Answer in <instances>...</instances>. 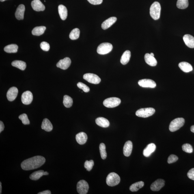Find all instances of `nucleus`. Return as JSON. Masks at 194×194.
Wrapping results in <instances>:
<instances>
[{
  "mask_svg": "<svg viewBox=\"0 0 194 194\" xmlns=\"http://www.w3.org/2000/svg\"><path fill=\"white\" fill-rule=\"evenodd\" d=\"M33 99L32 93L29 91H25L22 95V102L25 105H29L33 101Z\"/></svg>",
  "mask_w": 194,
  "mask_h": 194,
  "instance_id": "obj_11",
  "label": "nucleus"
},
{
  "mask_svg": "<svg viewBox=\"0 0 194 194\" xmlns=\"http://www.w3.org/2000/svg\"><path fill=\"white\" fill-rule=\"evenodd\" d=\"M71 63L70 59L68 57L65 58L64 59H61L57 63V67L63 70H67L70 66Z\"/></svg>",
  "mask_w": 194,
  "mask_h": 194,
  "instance_id": "obj_13",
  "label": "nucleus"
},
{
  "mask_svg": "<svg viewBox=\"0 0 194 194\" xmlns=\"http://www.w3.org/2000/svg\"><path fill=\"white\" fill-rule=\"evenodd\" d=\"M76 140L78 144L83 145L86 143L87 139V136L86 133L83 132H80L76 135Z\"/></svg>",
  "mask_w": 194,
  "mask_h": 194,
  "instance_id": "obj_20",
  "label": "nucleus"
},
{
  "mask_svg": "<svg viewBox=\"0 0 194 194\" xmlns=\"http://www.w3.org/2000/svg\"><path fill=\"white\" fill-rule=\"evenodd\" d=\"M33 10L36 11H44L45 7L40 0H33L31 3Z\"/></svg>",
  "mask_w": 194,
  "mask_h": 194,
  "instance_id": "obj_15",
  "label": "nucleus"
},
{
  "mask_svg": "<svg viewBox=\"0 0 194 194\" xmlns=\"http://www.w3.org/2000/svg\"><path fill=\"white\" fill-rule=\"evenodd\" d=\"M45 161L44 157L35 156L24 160L21 164V167L23 170H32L41 167L45 163Z\"/></svg>",
  "mask_w": 194,
  "mask_h": 194,
  "instance_id": "obj_1",
  "label": "nucleus"
},
{
  "mask_svg": "<svg viewBox=\"0 0 194 194\" xmlns=\"http://www.w3.org/2000/svg\"><path fill=\"white\" fill-rule=\"evenodd\" d=\"M18 89L17 88L13 87L10 88L7 92V98L9 101H14L17 97L18 94Z\"/></svg>",
  "mask_w": 194,
  "mask_h": 194,
  "instance_id": "obj_14",
  "label": "nucleus"
},
{
  "mask_svg": "<svg viewBox=\"0 0 194 194\" xmlns=\"http://www.w3.org/2000/svg\"><path fill=\"white\" fill-rule=\"evenodd\" d=\"M189 5L188 0H178L177 7L179 9H185L187 8Z\"/></svg>",
  "mask_w": 194,
  "mask_h": 194,
  "instance_id": "obj_34",
  "label": "nucleus"
},
{
  "mask_svg": "<svg viewBox=\"0 0 194 194\" xmlns=\"http://www.w3.org/2000/svg\"><path fill=\"white\" fill-rule=\"evenodd\" d=\"M46 29V27L44 26L35 27L32 31V33L35 36H40L43 34Z\"/></svg>",
  "mask_w": 194,
  "mask_h": 194,
  "instance_id": "obj_30",
  "label": "nucleus"
},
{
  "mask_svg": "<svg viewBox=\"0 0 194 194\" xmlns=\"http://www.w3.org/2000/svg\"><path fill=\"white\" fill-rule=\"evenodd\" d=\"M77 86L79 88L83 89L84 92H89L90 89L89 87L87 86L85 84L83 83L79 82L77 84Z\"/></svg>",
  "mask_w": 194,
  "mask_h": 194,
  "instance_id": "obj_40",
  "label": "nucleus"
},
{
  "mask_svg": "<svg viewBox=\"0 0 194 194\" xmlns=\"http://www.w3.org/2000/svg\"><path fill=\"white\" fill-rule=\"evenodd\" d=\"M183 39L185 43L188 47L191 48H194V38L192 35L186 34L184 35Z\"/></svg>",
  "mask_w": 194,
  "mask_h": 194,
  "instance_id": "obj_21",
  "label": "nucleus"
},
{
  "mask_svg": "<svg viewBox=\"0 0 194 194\" xmlns=\"http://www.w3.org/2000/svg\"><path fill=\"white\" fill-rule=\"evenodd\" d=\"M77 191L80 194H86L89 189L88 183L85 180H81L78 182L77 185Z\"/></svg>",
  "mask_w": 194,
  "mask_h": 194,
  "instance_id": "obj_9",
  "label": "nucleus"
},
{
  "mask_svg": "<svg viewBox=\"0 0 194 194\" xmlns=\"http://www.w3.org/2000/svg\"><path fill=\"white\" fill-rule=\"evenodd\" d=\"M83 78L89 83L94 84H98L101 81L100 78L98 75L93 74H85L83 76Z\"/></svg>",
  "mask_w": 194,
  "mask_h": 194,
  "instance_id": "obj_8",
  "label": "nucleus"
},
{
  "mask_svg": "<svg viewBox=\"0 0 194 194\" xmlns=\"http://www.w3.org/2000/svg\"><path fill=\"white\" fill-rule=\"evenodd\" d=\"M19 118L22 121V124L25 125H28L30 124V121L27 115L26 114H23L19 116Z\"/></svg>",
  "mask_w": 194,
  "mask_h": 194,
  "instance_id": "obj_38",
  "label": "nucleus"
},
{
  "mask_svg": "<svg viewBox=\"0 0 194 194\" xmlns=\"http://www.w3.org/2000/svg\"><path fill=\"white\" fill-rule=\"evenodd\" d=\"M96 124L99 126L103 128H107L109 126V120L103 117H99L96 119Z\"/></svg>",
  "mask_w": 194,
  "mask_h": 194,
  "instance_id": "obj_26",
  "label": "nucleus"
},
{
  "mask_svg": "<svg viewBox=\"0 0 194 194\" xmlns=\"http://www.w3.org/2000/svg\"><path fill=\"white\" fill-rule=\"evenodd\" d=\"M121 103L120 99L115 97L106 99L103 102V105L108 108H113L118 106Z\"/></svg>",
  "mask_w": 194,
  "mask_h": 194,
  "instance_id": "obj_7",
  "label": "nucleus"
},
{
  "mask_svg": "<svg viewBox=\"0 0 194 194\" xmlns=\"http://www.w3.org/2000/svg\"><path fill=\"white\" fill-rule=\"evenodd\" d=\"M150 54V55H152V56H154V54L153 53H151V54Z\"/></svg>",
  "mask_w": 194,
  "mask_h": 194,
  "instance_id": "obj_49",
  "label": "nucleus"
},
{
  "mask_svg": "<svg viewBox=\"0 0 194 194\" xmlns=\"http://www.w3.org/2000/svg\"><path fill=\"white\" fill-rule=\"evenodd\" d=\"M120 179L119 175L115 173H110L106 179V183L108 186H114L118 185L120 182Z\"/></svg>",
  "mask_w": 194,
  "mask_h": 194,
  "instance_id": "obj_4",
  "label": "nucleus"
},
{
  "mask_svg": "<svg viewBox=\"0 0 194 194\" xmlns=\"http://www.w3.org/2000/svg\"><path fill=\"white\" fill-rule=\"evenodd\" d=\"M41 127L46 132L51 131L53 129V126L52 123L47 118L44 119L42 121Z\"/></svg>",
  "mask_w": 194,
  "mask_h": 194,
  "instance_id": "obj_24",
  "label": "nucleus"
},
{
  "mask_svg": "<svg viewBox=\"0 0 194 194\" xmlns=\"http://www.w3.org/2000/svg\"><path fill=\"white\" fill-rule=\"evenodd\" d=\"M155 112V110L153 108H141L136 112V115L138 117L145 118L152 116Z\"/></svg>",
  "mask_w": 194,
  "mask_h": 194,
  "instance_id": "obj_5",
  "label": "nucleus"
},
{
  "mask_svg": "<svg viewBox=\"0 0 194 194\" xmlns=\"http://www.w3.org/2000/svg\"><path fill=\"white\" fill-rule=\"evenodd\" d=\"M94 165V162L92 160H90V161L86 160L84 164L85 168L87 169L88 171H90L92 170L93 166Z\"/></svg>",
  "mask_w": 194,
  "mask_h": 194,
  "instance_id": "obj_39",
  "label": "nucleus"
},
{
  "mask_svg": "<svg viewBox=\"0 0 194 194\" xmlns=\"http://www.w3.org/2000/svg\"><path fill=\"white\" fill-rule=\"evenodd\" d=\"M161 7L160 4L155 2L151 5L150 8V14L154 20H158L160 17Z\"/></svg>",
  "mask_w": 194,
  "mask_h": 194,
  "instance_id": "obj_2",
  "label": "nucleus"
},
{
  "mask_svg": "<svg viewBox=\"0 0 194 194\" xmlns=\"http://www.w3.org/2000/svg\"><path fill=\"white\" fill-rule=\"evenodd\" d=\"M145 60L146 62L149 66L154 67L156 66L157 64V61L156 59L150 54H146L145 55Z\"/></svg>",
  "mask_w": 194,
  "mask_h": 194,
  "instance_id": "obj_23",
  "label": "nucleus"
},
{
  "mask_svg": "<svg viewBox=\"0 0 194 194\" xmlns=\"http://www.w3.org/2000/svg\"><path fill=\"white\" fill-rule=\"evenodd\" d=\"M133 148V144L131 141H128L125 143L123 152L125 156L128 157L131 154Z\"/></svg>",
  "mask_w": 194,
  "mask_h": 194,
  "instance_id": "obj_17",
  "label": "nucleus"
},
{
  "mask_svg": "<svg viewBox=\"0 0 194 194\" xmlns=\"http://www.w3.org/2000/svg\"><path fill=\"white\" fill-rule=\"evenodd\" d=\"M191 130L192 132L194 133V125L192 126L191 127Z\"/></svg>",
  "mask_w": 194,
  "mask_h": 194,
  "instance_id": "obj_47",
  "label": "nucleus"
},
{
  "mask_svg": "<svg viewBox=\"0 0 194 194\" xmlns=\"http://www.w3.org/2000/svg\"><path fill=\"white\" fill-rule=\"evenodd\" d=\"M138 84L141 87L151 88H154L156 86L155 82L153 80L147 79L140 80Z\"/></svg>",
  "mask_w": 194,
  "mask_h": 194,
  "instance_id": "obj_10",
  "label": "nucleus"
},
{
  "mask_svg": "<svg viewBox=\"0 0 194 194\" xmlns=\"http://www.w3.org/2000/svg\"><path fill=\"white\" fill-rule=\"evenodd\" d=\"M156 146L154 143H151L147 146L143 151V155L146 157L150 156L155 151Z\"/></svg>",
  "mask_w": 194,
  "mask_h": 194,
  "instance_id": "obj_16",
  "label": "nucleus"
},
{
  "mask_svg": "<svg viewBox=\"0 0 194 194\" xmlns=\"http://www.w3.org/2000/svg\"><path fill=\"white\" fill-rule=\"evenodd\" d=\"M25 8L23 5H20L18 6L15 13V17L18 20H23Z\"/></svg>",
  "mask_w": 194,
  "mask_h": 194,
  "instance_id": "obj_18",
  "label": "nucleus"
},
{
  "mask_svg": "<svg viewBox=\"0 0 194 194\" xmlns=\"http://www.w3.org/2000/svg\"><path fill=\"white\" fill-rule=\"evenodd\" d=\"M178 159V158L176 155H171L167 159V163L169 164L173 163L176 162Z\"/></svg>",
  "mask_w": 194,
  "mask_h": 194,
  "instance_id": "obj_41",
  "label": "nucleus"
},
{
  "mask_svg": "<svg viewBox=\"0 0 194 194\" xmlns=\"http://www.w3.org/2000/svg\"><path fill=\"white\" fill-rule=\"evenodd\" d=\"M165 180L162 179H158L151 185V189L152 191H158L165 185Z\"/></svg>",
  "mask_w": 194,
  "mask_h": 194,
  "instance_id": "obj_12",
  "label": "nucleus"
},
{
  "mask_svg": "<svg viewBox=\"0 0 194 194\" xmlns=\"http://www.w3.org/2000/svg\"><path fill=\"white\" fill-rule=\"evenodd\" d=\"M80 35V30L78 28H75L70 33V38L72 40H77L79 38Z\"/></svg>",
  "mask_w": 194,
  "mask_h": 194,
  "instance_id": "obj_35",
  "label": "nucleus"
},
{
  "mask_svg": "<svg viewBox=\"0 0 194 194\" xmlns=\"http://www.w3.org/2000/svg\"><path fill=\"white\" fill-rule=\"evenodd\" d=\"M58 8L61 19L63 20H66L68 16V11L66 7L64 5H60Z\"/></svg>",
  "mask_w": 194,
  "mask_h": 194,
  "instance_id": "obj_27",
  "label": "nucleus"
},
{
  "mask_svg": "<svg viewBox=\"0 0 194 194\" xmlns=\"http://www.w3.org/2000/svg\"><path fill=\"white\" fill-rule=\"evenodd\" d=\"M99 150L102 159H105L107 157V153L106 151V146L104 143H101L99 146Z\"/></svg>",
  "mask_w": 194,
  "mask_h": 194,
  "instance_id": "obj_36",
  "label": "nucleus"
},
{
  "mask_svg": "<svg viewBox=\"0 0 194 194\" xmlns=\"http://www.w3.org/2000/svg\"><path fill=\"white\" fill-rule=\"evenodd\" d=\"M144 185V183L142 181H139L132 184L130 186V189L132 192H136L142 188Z\"/></svg>",
  "mask_w": 194,
  "mask_h": 194,
  "instance_id": "obj_32",
  "label": "nucleus"
},
{
  "mask_svg": "<svg viewBox=\"0 0 194 194\" xmlns=\"http://www.w3.org/2000/svg\"><path fill=\"white\" fill-rule=\"evenodd\" d=\"M91 4L93 5H99L102 4L103 0H87Z\"/></svg>",
  "mask_w": 194,
  "mask_h": 194,
  "instance_id": "obj_44",
  "label": "nucleus"
},
{
  "mask_svg": "<svg viewBox=\"0 0 194 194\" xmlns=\"http://www.w3.org/2000/svg\"><path fill=\"white\" fill-rule=\"evenodd\" d=\"M48 173L43 170H40L35 171L30 176L31 180H39L41 177L45 175H48Z\"/></svg>",
  "mask_w": 194,
  "mask_h": 194,
  "instance_id": "obj_22",
  "label": "nucleus"
},
{
  "mask_svg": "<svg viewBox=\"0 0 194 194\" xmlns=\"http://www.w3.org/2000/svg\"><path fill=\"white\" fill-rule=\"evenodd\" d=\"M187 176L189 179L194 180V168L190 169L188 171Z\"/></svg>",
  "mask_w": 194,
  "mask_h": 194,
  "instance_id": "obj_43",
  "label": "nucleus"
},
{
  "mask_svg": "<svg viewBox=\"0 0 194 194\" xmlns=\"http://www.w3.org/2000/svg\"><path fill=\"white\" fill-rule=\"evenodd\" d=\"M185 123L184 119L182 117H178L173 120L169 125V129L171 132L177 131L183 126Z\"/></svg>",
  "mask_w": 194,
  "mask_h": 194,
  "instance_id": "obj_3",
  "label": "nucleus"
},
{
  "mask_svg": "<svg viewBox=\"0 0 194 194\" xmlns=\"http://www.w3.org/2000/svg\"><path fill=\"white\" fill-rule=\"evenodd\" d=\"M5 126L3 123L2 121H0V133L4 129Z\"/></svg>",
  "mask_w": 194,
  "mask_h": 194,
  "instance_id": "obj_45",
  "label": "nucleus"
},
{
  "mask_svg": "<svg viewBox=\"0 0 194 194\" xmlns=\"http://www.w3.org/2000/svg\"><path fill=\"white\" fill-rule=\"evenodd\" d=\"M131 57V53L129 50H126L123 54L120 59V63L123 65H126L128 63Z\"/></svg>",
  "mask_w": 194,
  "mask_h": 194,
  "instance_id": "obj_28",
  "label": "nucleus"
},
{
  "mask_svg": "<svg viewBox=\"0 0 194 194\" xmlns=\"http://www.w3.org/2000/svg\"><path fill=\"white\" fill-rule=\"evenodd\" d=\"M51 192L49 190H46L42 192L38 193V194H51Z\"/></svg>",
  "mask_w": 194,
  "mask_h": 194,
  "instance_id": "obj_46",
  "label": "nucleus"
},
{
  "mask_svg": "<svg viewBox=\"0 0 194 194\" xmlns=\"http://www.w3.org/2000/svg\"><path fill=\"white\" fill-rule=\"evenodd\" d=\"M18 46L16 44L9 45L4 48V50L7 53H16L17 52Z\"/></svg>",
  "mask_w": 194,
  "mask_h": 194,
  "instance_id": "obj_31",
  "label": "nucleus"
},
{
  "mask_svg": "<svg viewBox=\"0 0 194 194\" xmlns=\"http://www.w3.org/2000/svg\"><path fill=\"white\" fill-rule=\"evenodd\" d=\"M113 48V45L109 43H102L98 46L97 52L100 55H105L111 52Z\"/></svg>",
  "mask_w": 194,
  "mask_h": 194,
  "instance_id": "obj_6",
  "label": "nucleus"
},
{
  "mask_svg": "<svg viewBox=\"0 0 194 194\" xmlns=\"http://www.w3.org/2000/svg\"><path fill=\"white\" fill-rule=\"evenodd\" d=\"M5 1H6V0H0V1L1 2H4Z\"/></svg>",
  "mask_w": 194,
  "mask_h": 194,
  "instance_id": "obj_50",
  "label": "nucleus"
},
{
  "mask_svg": "<svg viewBox=\"0 0 194 194\" xmlns=\"http://www.w3.org/2000/svg\"><path fill=\"white\" fill-rule=\"evenodd\" d=\"M2 183L1 182H0V194H2Z\"/></svg>",
  "mask_w": 194,
  "mask_h": 194,
  "instance_id": "obj_48",
  "label": "nucleus"
},
{
  "mask_svg": "<svg viewBox=\"0 0 194 194\" xmlns=\"http://www.w3.org/2000/svg\"><path fill=\"white\" fill-rule=\"evenodd\" d=\"M13 66L16 67L22 70H25L27 67V64L25 62L21 61H15L12 63Z\"/></svg>",
  "mask_w": 194,
  "mask_h": 194,
  "instance_id": "obj_29",
  "label": "nucleus"
},
{
  "mask_svg": "<svg viewBox=\"0 0 194 194\" xmlns=\"http://www.w3.org/2000/svg\"><path fill=\"white\" fill-rule=\"evenodd\" d=\"M41 48L45 51H48L50 49V45L48 43L46 42H42L40 44Z\"/></svg>",
  "mask_w": 194,
  "mask_h": 194,
  "instance_id": "obj_42",
  "label": "nucleus"
},
{
  "mask_svg": "<svg viewBox=\"0 0 194 194\" xmlns=\"http://www.w3.org/2000/svg\"><path fill=\"white\" fill-rule=\"evenodd\" d=\"M178 66L180 70L184 72L188 73L193 70L191 65L186 62H180L179 63Z\"/></svg>",
  "mask_w": 194,
  "mask_h": 194,
  "instance_id": "obj_25",
  "label": "nucleus"
},
{
  "mask_svg": "<svg viewBox=\"0 0 194 194\" xmlns=\"http://www.w3.org/2000/svg\"><path fill=\"white\" fill-rule=\"evenodd\" d=\"M73 103V101L71 97L67 95L64 96L63 98V104L65 107L67 108H70L72 107Z\"/></svg>",
  "mask_w": 194,
  "mask_h": 194,
  "instance_id": "obj_33",
  "label": "nucleus"
},
{
  "mask_svg": "<svg viewBox=\"0 0 194 194\" xmlns=\"http://www.w3.org/2000/svg\"><path fill=\"white\" fill-rule=\"evenodd\" d=\"M182 148L184 152L188 153H191L193 152L192 147L191 145L188 143H186L183 145Z\"/></svg>",
  "mask_w": 194,
  "mask_h": 194,
  "instance_id": "obj_37",
  "label": "nucleus"
},
{
  "mask_svg": "<svg viewBox=\"0 0 194 194\" xmlns=\"http://www.w3.org/2000/svg\"><path fill=\"white\" fill-rule=\"evenodd\" d=\"M117 20V18L114 17H110L102 23V27L103 30L107 29L114 24Z\"/></svg>",
  "mask_w": 194,
  "mask_h": 194,
  "instance_id": "obj_19",
  "label": "nucleus"
}]
</instances>
